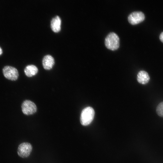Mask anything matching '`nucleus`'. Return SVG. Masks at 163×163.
Here are the masks:
<instances>
[{"label": "nucleus", "instance_id": "obj_6", "mask_svg": "<svg viewBox=\"0 0 163 163\" xmlns=\"http://www.w3.org/2000/svg\"><path fill=\"white\" fill-rule=\"evenodd\" d=\"M145 16L141 11H135L132 12L128 16L129 22L132 24H137L143 21Z\"/></svg>", "mask_w": 163, "mask_h": 163}, {"label": "nucleus", "instance_id": "obj_5", "mask_svg": "<svg viewBox=\"0 0 163 163\" xmlns=\"http://www.w3.org/2000/svg\"><path fill=\"white\" fill-rule=\"evenodd\" d=\"M21 107L23 113L26 115L33 114L37 110L36 104L30 100H26L24 101L22 103Z\"/></svg>", "mask_w": 163, "mask_h": 163}, {"label": "nucleus", "instance_id": "obj_13", "mask_svg": "<svg viewBox=\"0 0 163 163\" xmlns=\"http://www.w3.org/2000/svg\"><path fill=\"white\" fill-rule=\"evenodd\" d=\"M2 49L1 48V47H0V55L2 54Z\"/></svg>", "mask_w": 163, "mask_h": 163}, {"label": "nucleus", "instance_id": "obj_8", "mask_svg": "<svg viewBox=\"0 0 163 163\" xmlns=\"http://www.w3.org/2000/svg\"><path fill=\"white\" fill-rule=\"evenodd\" d=\"M137 79L139 83L145 85L149 82L150 77L147 72L144 70H141L137 74Z\"/></svg>", "mask_w": 163, "mask_h": 163}, {"label": "nucleus", "instance_id": "obj_2", "mask_svg": "<svg viewBox=\"0 0 163 163\" xmlns=\"http://www.w3.org/2000/svg\"><path fill=\"white\" fill-rule=\"evenodd\" d=\"M105 44L107 48L112 50H116L119 46V38L115 33L110 32L106 37Z\"/></svg>", "mask_w": 163, "mask_h": 163}, {"label": "nucleus", "instance_id": "obj_1", "mask_svg": "<svg viewBox=\"0 0 163 163\" xmlns=\"http://www.w3.org/2000/svg\"><path fill=\"white\" fill-rule=\"evenodd\" d=\"M94 115V109L90 107L84 108L81 113L80 121L83 126H87L90 124L93 120Z\"/></svg>", "mask_w": 163, "mask_h": 163}, {"label": "nucleus", "instance_id": "obj_3", "mask_svg": "<svg viewBox=\"0 0 163 163\" xmlns=\"http://www.w3.org/2000/svg\"><path fill=\"white\" fill-rule=\"evenodd\" d=\"M2 72L6 78L12 81L16 80L18 77L17 69L12 66H6L4 67L2 69Z\"/></svg>", "mask_w": 163, "mask_h": 163}, {"label": "nucleus", "instance_id": "obj_4", "mask_svg": "<svg viewBox=\"0 0 163 163\" xmlns=\"http://www.w3.org/2000/svg\"><path fill=\"white\" fill-rule=\"evenodd\" d=\"M32 149V146L30 143L24 142L21 143L18 146L17 153L20 157L25 158L30 155Z\"/></svg>", "mask_w": 163, "mask_h": 163}, {"label": "nucleus", "instance_id": "obj_10", "mask_svg": "<svg viewBox=\"0 0 163 163\" xmlns=\"http://www.w3.org/2000/svg\"><path fill=\"white\" fill-rule=\"evenodd\" d=\"M37 68L33 65L27 66L24 69L25 75L28 77H31L36 75L38 72Z\"/></svg>", "mask_w": 163, "mask_h": 163}, {"label": "nucleus", "instance_id": "obj_11", "mask_svg": "<svg viewBox=\"0 0 163 163\" xmlns=\"http://www.w3.org/2000/svg\"><path fill=\"white\" fill-rule=\"evenodd\" d=\"M156 112L159 116L163 117V101L160 103L156 108Z\"/></svg>", "mask_w": 163, "mask_h": 163}, {"label": "nucleus", "instance_id": "obj_7", "mask_svg": "<svg viewBox=\"0 0 163 163\" xmlns=\"http://www.w3.org/2000/svg\"><path fill=\"white\" fill-rule=\"evenodd\" d=\"M54 63V59L51 56L46 55L43 58L42 64L43 68L46 70H49L51 69Z\"/></svg>", "mask_w": 163, "mask_h": 163}, {"label": "nucleus", "instance_id": "obj_9", "mask_svg": "<svg viewBox=\"0 0 163 163\" xmlns=\"http://www.w3.org/2000/svg\"><path fill=\"white\" fill-rule=\"evenodd\" d=\"M61 20L60 17L56 16L53 18L51 21V27L55 32H58L61 30Z\"/></svg>", "mask_w": 163, "mask_h": 163}, {"label": "nucleus", "instance_id": "obj_12", "mask_svg": "<svg viewBox=\"0 0 163 163\" xmlns=\"http://www.w3.org/2000/svg\"><path fill=\"white\" fill-rule=\"evenodd\" d=\"M159 38L161 41L163 42V32L161 33L159 36Z\"/></svg>", "mask_w": 163, "mask_h": 163}]
</instances>
